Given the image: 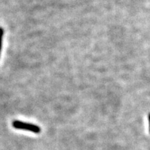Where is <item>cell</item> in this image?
Masks as SVG:
<instances>
[{
    "label": "cell",
    "mask_w": 150,
    "mask_h": 150,
    "mask_svg": "<svg viewBox=\"0 0 150 150\" xmlns=\"http://www.w3.org/2000/svg\"><path fill=\"white\" fill-rule=\"evenodd\" d=\"M148 120H149V132H150V113L148 115Z\"/></svg>",
    "instance_id": "3957f363"
},
{
    "label": "cell",
    "mask_w": 150,
    "mask_h": 150,
    "mask_svg": "<svg viewBox=\"0 0 150 150\" xmlns=\"http://www.w3.org/2000/svg\"><path fill=\"white\" fill-rule=\"evenodd\" d=\"M12 125L16 129L30 131V132H33L34 134H39L41 131L40 127L33 125V124L27 123L20 120H14L13 122Z\"/></svg>",
    "instance_id": "6da1fadb"
},
{
    "label": "cell",
    "mask_w": 150,
    "mask_h": 150,
    "mask_svg": "<svg viewBox=\"0 0 150 150\" xmlns=\"http://www.w3.org/2000/svg\"><path fill=\"white\" fill-rule=\"evenodd\" d=\"M4 33V31L2 27H0V54H1V48H2V42H3V37Z\"/></svg>",
    "instance_id": "7a4b0ae2"
}]
</instances>
